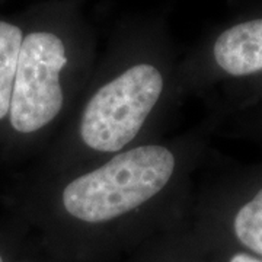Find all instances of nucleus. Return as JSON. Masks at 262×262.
I'll return each mask as SVG.
<instances>
[{
	"instance_id": "7ed1b4c3",
	"label": "nucleus",
	"mask_w": 262,
	"mask_h": 262,
	"mask_svg": "<svg viewBox=\"0 0 262 262\" xmlns=\"http://www.w3.org/2000/svg\"><path fill=\"white\" fill-rule=\"evenodd\" d=\"M67 63L60 38L32 32L22 41L10 99V122L19 133H34L51 122L63 106L60 72Z\"/></svg>"
},
{
	"instance_id": "f03ea898",
	"label": "nucleus",
	"mask_w": 262,
	"mask_h": 262,
	"mask_svg": "<svg viewBox=\"0 0 262 262\" xmlns=\"http://www.w3.org/2000/svg\"><path fill=\"white\" fill-rule=\"evenodd\" d=\"M163 77L150 64H137L102 86L84 108L80 134L91 149L118 151L140 131L159 101Z\"/></svg>"
},
{
	"instance_id": "423d86ee",
	"label": "nucleus",
	"mask_w": 262,
	"mask_h": 262,
	"mask_svg": "<svg viewBox=\"0 0 262 262\" xmlns=\"http://www.w3.org/2000/svg\"><path fill=\"white\" fill-rule=\"evenodd\" d=\"M234 233L246 248L262 255V188L237 211Z\"/></svg>"
},
{
	"instance_id": "0eeeda50",
	"label": "nucleus",
	"mask_w": 262,
	"mask_h": 262,
	"mask_svg": "<svg viewBox=\"0 0 262 262\" xmlns=\"http://www.w3.org/2000/svg\"><path fill=\"white\" fill-rule=\"evenodd\" d=\"M230 262H262V261L256 259V258H253V256L248 255V253H236L234 256H232Z\"/></svg>"
},
{
	"instance_id": "6e6552de",
	"label": "nucleus",
	"mask_w": 262,
	"mask_h": 262,
	"mask_svg": "<svg viewBox=\"0 0 262 262\" xmlns=\"http://www.w3.org/2000/svg\"><path fill=\"white\" fill-rule=\"evenodd\" d=\"M0 262H3V259H2V256H0Z\"/></svg>"
},
{
	"instance_id": "20e7f679",
	"label": "nucleus",
	"mask_w": 262,
	"mask_h": 262,
	"mask_svg": "<svg viewBox=\"0 0 262 262\" xmlns=\"http://www.w3.org/2000/svg\"><path fill=\"white\" fill-rule=\"evenodd\" d=\"M214 58L233 76L252 75L262 70V19L234 25L217 38Z\"/></svg>"
},
{
	"instance_id": "f257e3e1",
	"label": "nucleus",
	"mask_w": 262,
	"mask_h": 262,
	"mask_svg": "<svg viewBox=\"0 0 262 262\" xmlns=\"http://www.w3.org/2000/svg\"><path fill=\"white\" fill-rule=\"evenodd\" d=\"M175 158L166 147L140 146L72 181L63 191L70 214L101 223L125 214L156 195L169 182Z\"/></svg>"
},
{
	"instance_id": "39448f33",
	"label": "nucleus",
	"mask_w": 262,
	"mask_h": 262,
	"mask_svg": "<svg viewBox=\"0 0 262 262\" xmlns=\"http://www.w3.org/2000/svg\"><path fill=\"white\" fill-rule=\"evenodd\" d=\"M22 41V31L16 25L0 20V120L5 118L10 110Z\"/></svg>"
}]
</instances>
